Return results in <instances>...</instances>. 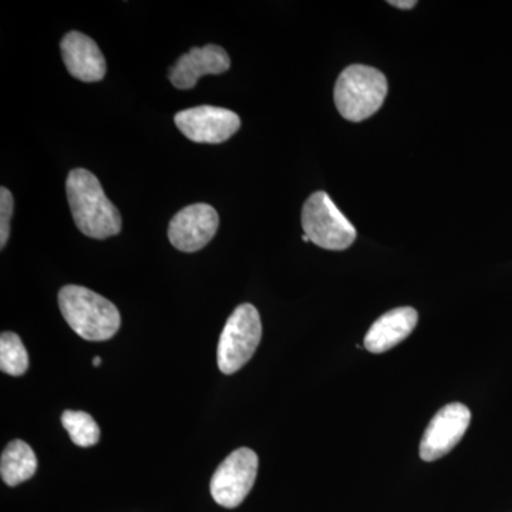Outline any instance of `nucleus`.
Returning a JSON list of instances; mask_svg holds the SVG:
<instances>
[{
  "label": "nucleus",
  "instance_id": "obj_1",
  "mask_svg": "<svg viewBox=\"0 0 512 512\" xmlns=\"http://www.w3.org/2000/svg\"><path fill=\"white\" fill-rule=\"evenodd\" d=\"M66 192L73 220L84 235L106 239L120 234V211L104 194L96 175L84 168L70 171Z\"/></svg>",
  "mask_w": 512,
  "mask_h": 512
},
{
  "label": "nucleus",
  "instance_id": "obj_2",
  "mask_svg": "<svg viewBox=\"0 0 512 512\" xmlns=\"http://www.w3.org/2000/svg\"><path fill=\"white\" fill-rule=\"evenodd\" d=\"M59 306L67 325L84 340L103 342L119 332L121 316L116 305L84 286L60 289Z\"/></svg>",
  "mask_w": 512,
  "mask_h": 512
},
{
  "label": "nucleus",
  "instance_id": "obj_3",
  "mask_svg": "<svg viewBox=\"0 0 512 512\" xmlns=\"http://www.w3.org/2000/svg\"><path fill=\"white\" fill-rule=\"evenodd\" d=\"M387 80L375 67L353 64L343 70L335 84V104L340 116L349 121H363L383 106Z\"/></svg>",
  "mask_w": 512,
  "mask_h": 512
},
{
  "label": "nucleus",
  "instance_id": "obj_4",
  "mask_svg": "<svg viewBox=\"0 0 512 512\" xmlns=\"http://www.w3.org/2000/svg\"><path fill=\"white\" fill-rule=\"evenodd\" d=\"M262 338L261 316L251 303H242L229 316L218 343V367L225 375L242 369L258 349Z\"/></svg>",
  "mask_w": 512,
  "mask_h": 512
},
{
  "label": "nucleus",
  "instance_id": "obj_5",
  "mask_svg": "<svg viewBox=\"0 0 512 512\" xmlns=\"http://www.w3.org/2000/svg\"><path fill=\"white\" fill-rule=\"evenodd\" d=\"M302 227L309 241L329 251H343L356 241L355 227L323 191L312 194L303 205Z\"/></svg>",
  "mask_w": 512,
  "mask_h": 512
},
{
  "label": "nucleus",
  "instance_id": "obj_6",
  "mask_svg": "<svg viewBox=\"0 0 512 512\" xmlns=\"http://www.w3.org/2000/svg\"><path fill=\"white\" fill-rule=\"evenodd\" d=\"M258 474V456L251 448H238L220 464L211 480L215 503L237 508L254 487Z\"/></svg>",
  "mask_w": 512,
  "mask_h": 512
},
{
  "label": "nucleus",
  "instance_id": "obj_7",
  "mask_svg": "<svg viewBox=\"0 0 512 512\" xmlns=\"http://www.w3.org/2000/svg\"><path fill=\"white\" fill-rule=\"evenodd\" d=\"M188 140L200 144H220L229 140L241 127V119L224 107L200 106L180 111L174 117Z\"/></svg>",
  "mask_w": 512,
  "mask_h": 512
},
{
  "label": "nucleus",
  "instance_id": "obj_8",
  "mask_svg": "<svg viewBox=\"0 0 512 512\" xmlns=\"http://www.w3.org/2000/svg\"><path fill=\"white\" fill-rule=\"evenodd\" d=\"M471 412L461 403H451L430 421L420 443L421 460L431 463L446 456L460 443L470 426Z\"/></svg>",
  "mask_w": 512,
  "mask_h": 512
},
{
  "label": "nucleus",
  "instance_id": "obj_9",
  "mask_svg": "<svg viewBox=\"0 0 512 512\" xmlns=\"http://www.w3.org/2000/svg\"><path fill=\"white\" fill-rule=\"evenodd\" d=\"M220 227V217L208 204H192L177 212L168 227V238L181 252H197L210 244Z\"/></svg>",
  "mask_w": 512,
  "mask_h": 512
},
{
  "label": "nucleus",
  "instance_id": "obj_10",
  "mask_svg": "<svg viewBox=\"0 0 512 512\" xmlns=\"http://www.w3.org/2000/svg\"><path fill=\"white\" fill-rule=\"evenodd\" d=\"M231 67V59L222 47H192L170 69V80L180 90H190L207 74H222Z\"/></svg>",
  "mask_w": 512,
  "mask_h": 512
},
{
  "label": "nucleus",
  "instance_id": "obj_11",
  "mask_svg": "<svg viewBox=\"0 0 512 512\" xmlns=\"http://www.w3.org/2000/svg\"><path fill=\"white\" fill-rule=\"evenodd\" d=\"M63 62L74 79L86 83L100 82L106 74V59L92 37L70 32L60 43Z\"/></svg>",
  "mask_w": 512,
  "mask_h": 512
},
{
  "label": "nucleus",
  "instance_id": "obj_12",
  "mask_svg": "<svg viewBox=\"0 0 512 512\" xmlns=\"http://www.w3.org/2000/svg\"><path fill=\"white\" fill-rule=\"evenodd\" d=\"M419 322V313L410 306L384 313L370 326L365 336V348L372 353H384L409 338Z\"/></svg>",
  "mask_w": 512,
  "mask_h": 512
},
{
  "label": "nucleus",
  "instance_id": "obj_13",
  "mask_svg": "<svg viewBox=\"0 0 512 512\" xmlns=\"http://www.w3.org/2000/svg\"><path fill=\"white\" fill-rule=\"evenodd\" d=\"M37 458L32 447L22 440H13L3 450L0 458L2 480L10 487L25 483L35 476Z\"/></svg>",
  "mask_w": 512,
  "mask_h": 512
},
{
  "label": "nucleus",
  "instance_id": "obj_14",
  "mask_svg": "<svg viewBox=\"0 0 512 512\" xmlns=\"http://www.w3.org/2000/svg\"><path fill=\"white\" fill-rule=\"evenodd\" d=\"M0 369L10 376H22L28 372V352L16 333L3 332L0 336Z\"/></svg>",
  "mask_w": 512,
  "mask_h": 512
},
{
  "label": "nucleus",
  "instance_id": "obj_15",
  "mask_svg": "<svg viewBox=\"0 0 512 512\" xmlns=\"http://www.w3.org/2000/svg\"><path fill=\"white\" fill-rule=\"evenodd\" d=\"M62 424L76 446L92 447L99 443L100 429L89 413L66 410L62 416Z\"/></svg>",
  "mask_w": 512,
  "mask_h": 512
},
{
  "label": "nucleus",
  "instance_id": "obj_16",
  "mask_svg": "<svg viewBox=\"0 0 512 512\" xmlns=\"http://www.w3.org/2000/svg\"><path fill=\"white\" fill-rule=\"evenodd\" d=\"M13 215V197L8 188L0 190V248L8 244L10 234V220Z\"/></svg>",
  "mask_w": 512,
  "mask_h": 512
},
{
  "label": "nucleus",
  "instance_id": "obj_17",
  "mask_svg": "<svg viewBox=\"0 0 512 512\" xmlns=\"http://www.w3.org/2000/svg\"><path fill=\"white\" fill-rule=\"evenodd\" d=\"M390 5L394 6V8L399 9H413L414 6L417 5L416 0H406V2H402V0H396V2H389Z\"/></svg>",
  "mask_w": 512,
  "mask_h": 512
},
{
  "label": "nucleus",
  "instance_id": "obj_18",
  "mask_svg": "<svg viewBox=\"0 0 512 512\" xmlns=\"http://www.w3.org/2000/svg\"><path fill=\"white\" fill-rule=\"evenodd\" d=\"M100 365H101L100 357H94V359H93V366L99 367Z\"/></svg>",
  "mask_w": 512,
  "mask_h": 512
}]
</instances>
